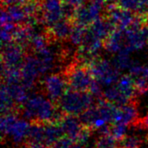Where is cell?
<instances>
[{
	"label": "cell",
	"instance_id": "6da1fadb",
	"mask_svg": "<svg viewBox=\"0 0 148 148\" xmlns=\"http://www.w3.org/2000/svg\"><path fill=\"white\" fill-rule=\"evenodd\" d=\"M20 114L30 123L39 124H57L65 115L59 106L42 92L30 95L22 106Z\"/></svg>",
	"mask_w": 148,
	"mask_h": 148
},
{
	"label": "cell",
	"instance_id": "7a4b0ae2",
	"mask_svg": "<svg viewBox=\"0 0 148 148\" xmlns=\"http://www.w3.org/2000/svg\"><path fill=\"white\" fill-rule=\"evenodd\" d=\"M96 101L98 100L89 91L82 92L69 88L56 105L64 114L79 116L89 107L96 105Z\"/></svg>",
	"mask_w": 148,
	"mask_h": 148
},
{
	"label": "cell",
	"instance_id": "3957f363",
	"mask_svg": "<svg viewBox=\"0 0 148 148\" xmlns=\"http://www.w3.org/2000/svg\"><path fill=\"white\" fill-rule=\"evenodd\" d=\"M63 74L69 88L82 92L89 91L95 79L89 65L77 60L69 64L63 72Z\"/></svg>",
	"mask_w": 148,
	"mask_h": 148
},
{
	"label": "cell",
	"instance_id": "277c9868",
	"mask_svg": "<svg viewBox=\"0 0 148 148\" xmlns=\"http://www.w3.org/2000/svg\"><path fill=\"white\" fill-rule=\"evenodd\" d=\"M107 5L105 0H87L75 10L73 22L83 27H88L95 21L104 16Z\"/></svg>",
	"mask_w": 148,
	"mask_h": 148
},
{
	"label": "cell",
	"instance_id": "5b68a950",
	"mask_svg": "<svg viewBox=\"0 0 148 148\" xmlns=\"http://www.w3.org/2000/svg\"><path fill=\"white\" fill-rule=\"evenodd\" d=\"M94 78L105 86L115 85L120 79V71L115 68L113 62L108 59L95 58L88 65Z\"/></svg>",
	"mask_w": 148,
	"mask_h": 148
},
{
	"label": "cell",
	"instance_id": "8992f818",
	"mask_svg": "<svg viewBox=\"0 0 148 148\" xmlns=\"http://www.w3.org/2000/svg\"><path fill=\"white\" fill-rule=\"evenodd\" d=\"M68 87L69 85L63 72L51 73L46 76L42 82V92L56 104H57Z\"/></svg>",
	"mask_w": 148,
	"mask_h": 148
},
{
	"label": "cell",
	"instance_id": "52a82bcc",
	"mask_svg": "<svg viewBox=\"0 0 148 148\" xmlns=\"http://www.w3.org/2000/svg\"><path fill=\"white\" fill-rule=\"evenodd\" d=\"M22 84L31 91L36 85L38 79L42 76L41 64L36 54L28 53L25 57L23 64L21 67Z\"/></svg>",
	"mask_w": 148,
	"mask_h": 148
},
{
	"label": "cell",
	"instance_id": "ba28073f",
	"mask_svg": "<svg viewBox=\"0 0 148 148\" xmlns=\"http://www.w3.org/2000/svg\"><path fill=\"white\" fill-rule=\"evenodd\" d=\"M64 17L62 0H42L39 19L46 28L54 25Z\"/></svg>",
	"mask_w": 148,
	"mask_h": 148
},
{
	"label": "cell",
	"instance_id": "9c48e42d",
	"mask_svg": "<svg viewBox=\"0 0 148 148\" xmlns=\"http://www.w3.org/2000/svg\"><path fill=\"white\" fill-rule=\"evenodd\" d=\"M26 55L27 51L21 44L16 42L6 44L2 50V67L21 69Z\"/></svg>",
	"mask_w": 148,
	"mask_h": 148
},
{
	"label": "cell",
	"instance_id": "30bf717a",
	"mask_svg": "<svg viewBox=\"0 0 148 148\" xmlns=\"http://www.w3.org/2000/svg\"><path fill=\"white\" fill-rule=\"evenodd\" d=\"M74 25L75 24L72 20L68 18H62L59 22L56 23L54 25L46 28V32L50 43L69 39L74 28Z\"/></svg>",
	"mask_w": 148,
	"mask_h": 148
},
{
	"label": "cell",
	"instance_id": "8fae6325",
	"mask_svg": "<svg viewBox=\"0 0 148 148\" xmlns=\"http://www.w3.org/2000/svg\"><path fill=\"white\" fill-rule=\"evenodd\" d=\"M59 124L62 128L64 136L69 138L74 142H75L78 135L80 134L83 127L79 117L65 114Z\"/></svg>",
	"mask_w": 148,
	"mask_h": 148
},
{
	"label": "cell",
	"instance_id": "7c38bea8",
	"mask_svg": "<svg viewBox=\"0 0 148 148\" xmlns=\"http://www.w3.org/2000/svg\"><path fill=\"white\" fill-rule=\"evenodd\" d=\"M126 46L124 30L115 29L105 40L104 48L111 53H118Z\"/></svg>",
	"mask_w": 148,
	"mask_h": 148
},
{
	"label": "cell",
	"instance_id": "4fadbf2b",
	"mask_svg": "<svg viewBox=\"0 0 148 148\" xmlns=\"http://www.w3.org/2000/svg\"><path fill=\"white\" fill-rule=\"evenodd\" d=\"M30 122L25 119H18L13 126L8 136H10L12 141L17 145H23L26 142Z\"/></svg>",
	"mask_w": 148,
	"mask_h": 148
},
{
	"label": "cell",
	"instance_id": "5bb4252c",
	"mask_svg": "<svg viewBox=\"0 0 148 148\" xmlns=\"http://www.w3.org/2000/svg\"><path fill=\"white\" fill-rule=\"evenodd\" d=\"M116 85L122 96L128 102H130L136 96L137 90L134 84V79L131 74L121 76L116 83Z\"/></svg>",
	"mask_w": 148,
	"mask_h": 148
},
{
	"label": "cell",
	"instance_id": "9a60e30c",
	"mask_svg": "<svg viewBox=\"0 0 148 148\" xmlns=\"http://www.w3.org/2000/svg\"><path fill=\"white\" fill-rule=\"evenodd\" d=\"M62 137H64V133L59 123L44 125V144L48 147H50Z\"/></svg>",
	"mask_w": 148,
	"mask_h": 148
},
{
	"label": "cell",
	"instance_id": "2e32d148",
	"mask_svg": "<svg viewBox=\"0 0 148 148\" xmlns=\"http://www.w3.org/2000/svg\"><path fill=\"white\" fill-rule=\"evenodd\" d=\"M78 117H79L82 126L89 127L93 130H94V126H95L96 121L101 119V116H100V113L98 111V107L96 105L89 107L88 110H86L84 113H82Z\"/></svg>",
	"mask_w": 148,
	"mask_h": 148
},
{
	"label": "cell",
	"instance_id": "e0dca14e",
	"mask_svg": "<svg viewBox=\"0 0 148 148\" xmlns=\"http://www.w3.org/2000/svg\"><path fill=\"white\" fill-rule=\"evenodd\" d=\"M132 51L125 46L114 57V59L113 60V64L115 66V68L118 69L120 72L122 70H125V69L129 70V68L133 65L134 61H132L130 58V53Z\"/></svg>",
	"mask_w": 148,
	"mask_h": 148
},
{
	"label": "cell",
	"instance_id": "ac0fdd59",
	"mask_svg": "<svg viewBox=\"0 0 148 148\" xmlns=\"http://www.w3.org/2000/svg\"><path fill=\"white\" fill-rule=\"evenodd\" d=\"M18 113H11L7 114H3L1 118V133H2V140H3L6 136L9 135L10 130L12 129L15 123L17 121Z\"/></svg>",
	"mask_w": 148,
	"mask_h": 148
},
{
	"label": "cell",
	"instance_id": "d6986e66",
	"mask_svg": "<svg viewBox=\"0 0 148 148\" xmlns=\"http://www.w3.org/2000/svg\"><path fill=\"white\" fill-rule=\"evenodd\" d=\"M88 27H83L78 24H75L74 28L72 30V32L69 38V41L70 43V45L75 47H80L82 44V41L84 39L86 31Z\"/></svg>",
	"mask_w": 148,
	"mask_h": 148
},
{
	"label": "cell",
	"instance_id": "ffe728a7",
	"mask_svg": "<svg viewBox=\"0 0 148 148\" xmlns=\"http://www.w3.org/2000/svg\"><path fill=\"white\" fill-rule=\"evenodd\" d=\"M120 140L115 139L112 134H103L96 140L94 148H118Z\"/></svg>",
	"mask_w": 148,
	"mask_h": 148
},
{
	"label": "cell",
	"instance_id": "44dd1931",
	"mask_svg": "<svg viewBox=\"0 0 148 148\" xmlns=\"http://www.w3.org/2000/svg\"><path fill=\"white\" fill-rule=\"evenodd\" d=\"M142 143V140L138 136L133 135H126L120 140V146L125 148H140Z\"/></svg>",
	"mask_w": 148,
	"mask_h": 148
},
{
	"label": "cell",
	"instance_id": "7402d4cb",
	"mask_svg": "<svg viewBox=\"0 0 148 148\" xmlns=\"http://www.w3.org/2000/svg\"><path fill=\"white\" fill-rule=\"evenodd\" d=\"M127 125L121 123H113L111 126V134L118 140H122L127 133Z\"/></svg>",
	"mask_w": 148,
	"mask_h": 148
},
{
	"label": "cell",
	"instance_id": "603a6c76",
	"mask_svg": "<svg viewBox=\"0 0 148 148\" xmlns=\"http://www.w3.org/2000/svg\"><path fill=\"white\" fill-rule=\"evenodd\" d=\"M74 143L72 140L64 136L57 140L55 144H53L49 148H70L71 145Z\"/></svg>",
	"mask_w": 148,
	"mask_h": 148
},
{
	"label": "cell",
	"instance_id": "cb8c5ba5",
	"mask_svg": "<svg viewBox=\"0 0 148 148\" xmlns=\"http://www.w3.org/2000/svg\"><path fill=\"white\" fill-rule=\"evenodd\" d=\"M131 125H133L134 127H136L137 129H147L148 128V114L142 120H135L134 123H132Z\"/></svg>",
	"mask_w": 148,
	"mask_h": 148
},
{
	"label": "cell",
	"instance_id": "d4e9b609",
	"mask_svg": "<svg viewBox=\"0 0 148 148\" xmlns=\"http://www.w3.org/2000/svg\"><path fill=\"white\" fill-rule=\"evenodd\" d=\"M87 0H62L63 3L68 4L69 6H72L75 9H77L78 7L82 5Z\"/></svg>",
	"mask_w": 148,
	"mask_h": 148
},
{
	"label": "cell",
	"instance_id": "484cf974",
	"mask_svg": "<svg viewBox=\"0 0 148 148\" xmlns=\"http://www.w3.org/2000/svg\"><path fill=\"white\" fill-rule=\"evenodd\" d=\"M25 144L29 148H49L42 142H34V141H26Z\"/></svg>",
	"mask_w": 148,
	"mask_h": 148
},
{
	"label": "cell",
	"instance_id": "4316f807",
	"mask_svg": "<svg viewBox=\"0 0 148 148\" xmlns=\"http://www.w3.org/2000/svg\"><path fill=\"white\" fill-rule=\"evenodd\" d=\"M25 0H2V6H8L12 4H23Z\"/></svg>",
	"mask_w": 148,
	"mask_h": 148
},
{
	"label": "cell",
	"instance_id": "83f0119b",
	"mask_svg": "<svg viewBox=\"0 0 148 148\" xmlns=\"http://www.w3.org/2000/svg\"><path fill=\"white\" fill-rule=\"evenodd\" d=\"M16 148H29V147H28V146L24 143V144H23V145H20L19 147H17Z\"/></svg>",
	"mask_w": 148,
	"mask_h": 148
},
{
	"label": "cell",
	"instance_id": "f1b7e54d",
	"mask_svg": "<svg viewBox=\"0 0 148 148\" xmlns=\"http://www.w3.org/2000/svg\"><path fill=\"white\" fill-rule=\"evenodd\" d=\"M118 148H125V147H121V146H120Z\"/></svg>",
	"mask_w": 148,
	"mask_h": 148
}]
</instances>
